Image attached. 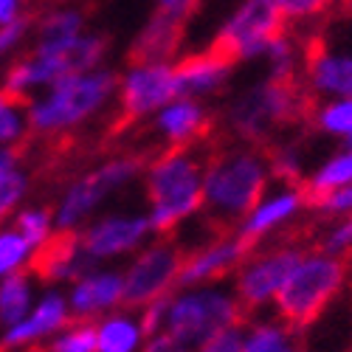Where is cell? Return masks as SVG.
<instances>
[{"label": "cell", "mask_w": 352, "mask_h": 352, "mask_svg": "<svg viewBox=\"0 0 352 352\" xmlns=\"http://www.w3.org/2000/svg\"><path fill=\"white\" fill-rule=\"evenodd\" d=\"M91 265L94 262L79 248L76 231H56L43 248L34 251L28 271H32V276L45 279V282H63V279H76Z\"/></svg>", "instance_id": "20"}, {"label": "cell", "mask_w": 352, "mask_h": 352, "mask_svg": "<svg viewBox=\"0 0 352 352\" xmlns=\"http://www.w3.org/2000/svg\"><path fill=\"white\" fill-rule=\"evenodd\" d=\"M184 32L186 23L153 9L150 20L130 45V63H172V56L181 51Z\"/></svg>", "instance_id": "21"}, {"label": "cell", "mask_w": 352, "mask_h": 352, "mask_svg": "<svg viewBox=\"0 0 352 352\" xmlns=\"http://www.w3.org/2000/svg\"><path fill=\"white\" fill-rule=\"evenodd\" d=\"M124 305V271L87 268L82 271L68 293V307L76 321H94Z\"/></svg>", "instance_id": "16"}, {"label": "cell", "mask_w": 352, "mask_h": 352, "mask_svg": "<svg viewBox=\"0 0 352 352\" xmlns=\"http://www.w3.org/2000/svg\"><path fill=\"white\" fill-rule=\"evenodd\" d=\"M32 259H34V245L14 226L0 228V279L17 271H28Z\"/></svg>", "instance_id": "27"}, {"label": "cell", "mask_w": 352, "mask_h": 352, "mask_svg": "<svg viewBox=\"0 0 352 352\" xmlns=\"http://www.w3.org/2000/svg\"><path fill=\"white\" fill-rule=\"evenodd\" d=\"M341 6H344V12L352 17V0H341Z\"/></svg>", "instance_id": "41"}, {"label": "cell", "mask_w": 352, "mask_h": 352, "mask_svg": "<svg viewBox=\"0 0 352 352\" xmlns=\"http://www.w3.org/2000/svg\"><path fill=\"white\" fill-rule=\"evenodd\" d=\"M237 63H231L226 54H220L217 48H206L184 56L181 63H175V76H178V87L181 96L189 99H200V96H212L228 82L231 71Z\"/></svg>", "instance_id": "19"}, {"label": "cell", "mask_w": 352, "mask_h": 352, "mask_svg": "<svg viewBox=\"0 0 352 352\" xmlns=\"http://www.w3.org/2000/svg\"><path fill=\"white\" fill-rule=\"evenodd\" d=\"M333 3L336 0H276L285 20H313L318 14H324Z\"/></svg>", "instance_id": "34"}, {"label": "cell", "mask_w": 352, "mask_h": 352, "mask_svg": "<svg viewBox=\"0 0 352 352\" xmlns=\"http://www.w3.org/2000/svg\"><path fill=\"white\" fill-rule=\"evenodd\" d=\"M25 352H48V346H28Z\"/></svg>", "instance_id": "42"}, {"label": "cell", "mask_w": 352, "mask_h": 352, "mask_svg": "<svg viewBox=\"0 0 352 352\" xmlns=\"http://www.w3.org/2000/svg\"><path fill=\"white\" fill-rule=\"evenodd\" d=\"M85 32V14L79 9H56L45 14L34 32V51H60Z\"/></svg>", "instance_id": "25"}, {"label": "cell", "mask_w": 352, "mask_h": 352, "mask_svg": "<svg viewBox=\"0 0 352 352\" xmlns=\"http://www.w3.org/2000/svg\"><path fill=\"white\" fill-rule=\"evenodd\" d=\"M271 181L268 155L256 146H217L203 166V212L223 228L237 226L265 197Z\"/></svg>", "instance_id": "1"}, {"label": "cell", "mask_w": 352, "mask_h": 352, "mask_svg": "<svg viewBox=\"0 0 352 352\" xmlns=\"http://www.w3.org/2000/svg\"><path fill=\"white\" fill-rule=\"evenodd\" d=\"M74 321L68 296L60 290H45L40 299H34L32 310H28L17 324L6 327L0 336V352H12V349H28L51 336H56L63 327H68Z\"/></svg>", "instance_id": "15"}, {"label": "cell", "mask_w": 352, "mask_h": 352, "mask_svg": "<svg viewBox=\"0 0 352 352\" xmlns=\"http://www.w3.org/2000/svg\"><path fill=\"white\" fill-rule=\"evenodd\" d=\"M48 352H96V330L91 321H71L48 341Z\"/></svg>", "instance_id": "30"}, {"label": "cell", "mask_w": 352, "mask_h": 352, "mask_svg": "<svg viewBox=\"0 0 352 352\" xmlns=\"http://www.w3.org/2000/svg\"><path fill=\"white\" fill-rule=\"evenodd\" d=\"M34 305V282L32 271H17L0 279V327H12L32 310Z\"/></svg>", "instance_id": "26"}, {"label": "cell", "mask_w": 352, "mask_h": 352, "mask_svg": "<svg viewBox=\"0 0 352 352\" xmlns=\"http://www.w3.org/2000/svg\"><path fill=\"white\" fill-rule=\"evenodd\" d=\"M346 184H352V146L346 153H338L330 161L321 164L318 172H313L307 181L299 184V192H302L305 206L313 209L327 192H333L338 186H346Z\"/></svg>", "instance_id": "24"}, {"label": "cell", "mask_w": 352, "mask_h": 352, "mask_svg": "<svg viewBox=\"0 0 352 352\" xmlns=\"http://www.w3.org/2000/svg\"><path fill=\"white\" fill-rule=\"evenodd\" d=\"M23 14V0H0V25L12 23Z\"/></svg>", "instance_id": "40"}, {"label": "cell", "mask_w": 352, "mask_h": 352, "mask_svg": "<svg viewBox=\"0 0 352 352\" xmlns=\"http://www.w3.org/2000/svg\"><path fill=\"white\" fill-rule=\"evenodd\" d=\"M116 87H119V76L102 65L56 79L43 94L32 96V102H25L28 130L40 135L68 133L99 116L113 99Z\"/></svg>", "instance_id": "3"}, {"label": "cell", "mask_w": 352, "mask_h": 352, "mask_svg": "<svg viewBox=\"0 0 352 352\" xmlns=\"http://www.w3.org/2000/svg\"><path fill=\"white\" fill-rule=\"evenodd\" d=\"M313 212H318V214H352V184L327 192L313 206Z\"/></svg>", "instance_id": "36"}, {"label": "cell", "mask_w": 352, "mask_h": 352, "mask_svg": "<svg viewBox=\"0 0 352 352\" xmlns=\"http://www.w3.org/2000/svg\"><path fill=\"white\" fill-rule=\"evenodd\" d=\"M155 130L169 146L203 144V138L212 130V116L197 99L178 96L155 113Z\"/></svg>", "instance_id": "18"}, {"label": "cell", "mask_w": 352, "mask_h": 352, "mask_svg": "<svg viewBox=\"0 0 352 352\" xmlns=\"http://www.w3.org/2000/svg\"><path fill=\"white\" fill-rule=\"evenodd\" d=\"M23 237L37 248H43L54 234H56V223H54V212L48 209H40V206H32V209H23L14 214V223H12Z\"/></svg>", "instance_id": "29"}, {"label": "cell", "mask_w": 352, "mask_h": 352, "mask_svg": "<svg viewBox=\"0 0 352 352\" xmlns=\"http://www.w3.org/2000/svg\"><path fill=\"white\" fill-rule=\"evenodd\" d=\"M243 352H302V338L279 316L262 318L243 330Z\"/></svg>", "instance_id": "23"}, {"label": "cell", "mask_w": 352, "mask_h": 352, "mask_svg": "<svg viewBox=\"0 0 352 352\" xmlns=\"http://www.w3.org/2000/svg\"><path fill=\"white\" fill-rule=\"evenodd\" d=\"M310 122L330 135H352V99H333L313 110Z\"/></svg>", "instance_id": "31"}, {"label": "cell", "mask_w": 352, "mask_h": 352, "mask_svg": "<svg viewBox=\"0 0 352 352\" xmlns=\"http://www.w3.org/2000/svg\"><path fill=\"white\" fill-rule=\"evenodd\" d=\"M28 135V116L23 99L0 87V146H17Z\"/></svg>", "instance_id": "28"}, {"label": "cell", "mask_w": 352, "mask_h": 352, "mask_svg": "<svg viewBox=\"0 0 352 352\" xmlns=\"http://www.w3.org/2000/svg\"><path fill=\"white\" fill-rule=\"evenodd\" d=\"M349 262L333 251H310L290 268L276 293V316L293 330H307L321 318L346 279Z\"/></svg>", "instance_id": "5"}, {"label": "cell", "mask_w": 352, "mask_h": 352, "mask_svg": "<svg viewBox=\"0 0 352 352\" xmlns=\"http://www.w3.org/2000/svg\"><path fill=\"white\" fill-rule=\"evenodd\" d=\"M138 352H192V346H186L181 338H175L166 330H158L153 336H146V341L141 344Z\"/></svg>", "instance_id": "37"}, {"label": "cell", "mask_w": 352, "mask_h": 352, "mask_svg": "<svg viewBox=\"0 0 352 352\" xmlns=\"http://www.w3.org/2000/svg\"><path fill=\"white\" fill-rule=\"evenodd\" d=\"M313 116L310 91L299 79H274L256 82L240 94L228 107V127L251 146H262L279 127L305 122Z\"/></svg>", "instance_id": "4"}, {"label": "cell", "mask_w": 352, "mask_h": 352, "mask_svg": "<svg viewBox=\"0 0 352 352\" xmlns=\"http://www.w3.org/2000/svg\"><path fill=\"white\" fill-rule=\"evenodd\" d=\"M17 166H20V153L14 146H0V181L12 175Z\"/></svg>", "instance_id": "39"}, {"label": "cell", "mask_w": 352, "mask_h": 352, "mask_svg": "<svg viewBox=\"0 0 352 352\" xmlns=\"http://www.w3.org/2000/svg\"><path fill=\"white\" fill-rule=\"evenodd\" d=\"M302 71L313 94L352 99V48L338 45L330 34L318 32L302 51Z\"/></svg>", "instance_id": "13"}, {"label": "cell", "mask_w": 352, "mask_h": 352, "mask_svg": "<svg viewBox=\"0 0 352 352\" xmlns=\"http://www.w3.org/2000/svg\"><path fill=\"white\" fill-rule=\"evenodd\" d=\"M192 146H169L166 153L153 158L144 169L146 200H150L153 231L166 237L184 220L195 217L203 209V166L206 153Z\"/></svg>", "instance_id": "2"}, {"label": "cell", "mask_w": 352, "mask_h": 352, "mask_svg": "<svg viewBox=\"0 0 352 352\" xmlns=\"http://www.w3.org/2000/svg\"><path fill=\"white\" fill-rule=\"evenodd\" d=\"M302 209H305V200H302L299 186H285V189H279L274 195L262 197L256 206L237 223V228H234V231H237L251 248H256V243L265 240L271 231L282 228L287 220H293Z\"/></svg>", "instance_id": "17"}, {"label": "cell", "mask_w": 352, "mask_h": 352, "mask_svg": "<svg viewBox=\"0 0 352 352\" xmlns=\"http://www.w3.org/2000/svg\"><path fill=\"white\" fill-rule=\"evenodd\" d=\"M184 265V251L169 240H155L150 245H141L135 251V259L124 271V307H144L150 302H158L164 296H172L178 290Z\"/></svg>", "instance_id": "9"}, {"label": "cell", "mask_w": 352, "mask_h": 352, "mask_svg": "<svg viewBox=\"0 0 352 352\" xmlns=\"http://www.w3.org/2000/svg\"><path fill=\"white\" fill-rule=\"evenodd\" d=\"M144 166H146L144 155H116L102 166L85 172L82 178H76L63 192L60 203H56L54 209L56 231H76L110 195H116L122 186L135 181L144 172Z\"/></svg>", "instance_id": "7"}, {"label": "cell", "mask_w": 352, "mask_h": 352, "mask_svg": "<svg viewBox=\"0 0 352 352\" xmlns=\"http://www.w3.org/2000/svg\"><path fill=\"white\" fill-rule=\"evenodd\" d=\"M119 122L133 124L181 96L175 63H130L119 79Z\"/></svg>", "instance_id": "11"}, {"label": "cell", "mask_w": 352, "mask_h": 352, "mask_svg": "<svg viewBox=\"0 0 352 352\" xmlns=\"http://www.w3.org/2000/svg\"><path fill=\"white\" fill-rule=\"evenodd\" d=\"M285 25L287 20L279 12L276 0H243L240 9L220 25L212 48L226 54L231 63L265 56L271 43L285 34Z\"/></svg>", "instance_id": "8"}, {"label": "cell", "mask_w": 352, "mask_h": 352, "mask_svg": "<svg viewBox=\"0 0 352 352\" xmlns=\"http://www.w3.org/2000/svg\"><path fill=\"white\" fill-rule=\"evenodd\" d=\"M245 310L231 287L220 285H195L178 287L166 302L164 330L181 338L186 346H200L226 327L243 324Z\"/></svg>", "instance_id": "6"}, {"label": "cell", "mask_w": 352, "mask_h": 352, "mask_svg": "<svg viewBox=\"0 0 352 352\" xmlns=\"http://www.w3.org/2000/svg\"><path fill=\"white\" fill-rule=\"evenodd\" d=\"M192 352H243V327L240 324L226 327L217 336H212L209 341L195 346Z\"/></svg>", "instance_id": "35"}, {"label": "cell", "mask_w": 352, "mask_h": 352, "mask_svg": "<svg viewBox=\"0 0 352 352\" xmlns=\"http://www.w3.org/2000/svg\"><path fill=\"white\" fill-rule=\"evenodd\" d=\"M25 192H28V175L23 169H14L0 181V223L17 209V203L25 197Z\"/></svg>", "instance_id": "32"}, {"label": "cell", "mask_w": 352, "mask_h": 352, "mask_svg": "<svg viewBox=\"0 0 352 352\" xmlns=\"http://www.w3.org/2000/svg\"><path fill=\"white\" fill-rule=\"evenodd\" d=\"M305 248L296 243L274 245L265 251H251L245 262L234 274V296L243 305L245 316L254 310H262L268 302L276 299L282 282L287 279L290 268L302 259Z\"/></svg>", "instance_id": "10"}, {"label": "cell", "mask_w": 352, "mask_h": 352, "mask_svg": "<svg viewBox=\"0 0 352 352\" xmlns=\"http://www.w3.org/2000/svg\"><path fill=\"white\" fill-rule=\"evenodd\" d=\"M153 231L146 214H107L76 228L79 248L91 262H104L124 254H135Z\"/></svg>", "instance_id": "12"}, {"label": "cell", "mask_w": 352, "mask_h": 352, "mask_svg": "<svg viewBox=\"0 0 352 352\" xmlns=\"http://www.w3.org/2000/svg\"><path fill=\"white\" fill-rule=\"evenodd\" d=\"M28 34H32V17L28 14H20L17 20L0 25V60H6L9 54H14L25 43Z\"/></svg>", "instance_id": "33"}, {"label": "cell", "mask_w": 352, "mask_h": 352, "mask_svg": "<svg viewBox=\"0 0 352 352\" xmlns=\"http://www.w3.org/2000/svg\"><path fill=\"white\" fill-rule=\"evenodd\" d=\"M96 352H138L146 341L144 324L138 313L110 310L96 318Z\"/></svg>", "instance_id": "22"}, {"label": "cell", "mask_w": 352, "mask_h": 352, "mask_svg": "<svg viewBox=\"0 0 352 352\" xmlns=\"http://www.w3.org/2000/svg\"><path fill=\"white\" fill-rule=\"evenodd\" d=\"M200 6V0H155V9L175 17V20H181V23H189L195 17Z\"/></svg>", "instance_id": "38"}, {"label": "cell", "mask_w": 352, "mask_h": 352, "mask_svg": "<svg viewBox=\"0 0 352 352\" xmlns=\"http://www.w3.org/2000/svg\"><path fill=\"white\" fill-rule=\"evenodd\" d=\"M254 248L240 237L237 231H223L217 240L203 245L192 254H184L181 279L178 287H195V285H217L226 276H234L237 268L245 262V256Z\"/></svg>", "instance_id": "14"}]
</instances>
